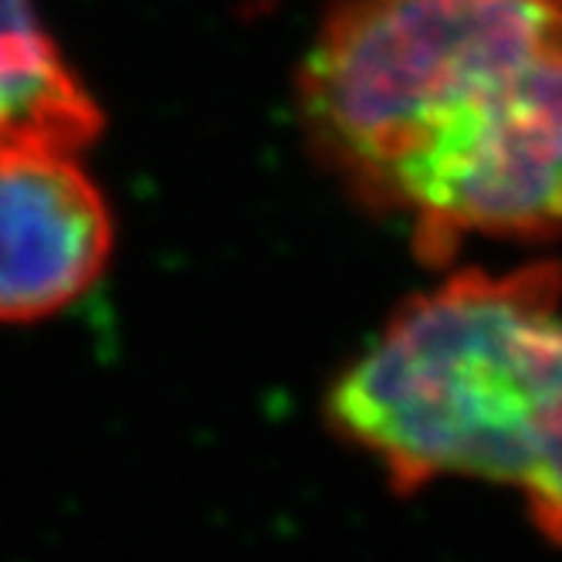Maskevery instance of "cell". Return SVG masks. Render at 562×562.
<instances>
[{
    "label": "cell",
    "mask_w": 562,
    "mask_h": 562,
    "mask_svg": "<svg viewBox=\"0 0 562 562\" xmlns=\"http://www.w3.org/2000/svg\"><path fill=\"white\" fill-rule=\"evenodd\" d=\"M102 115L65 65L34 0H0V149L86 153Z\"/></svg>",
    "instance_id": "obj_4"
},
{
    "label": "cell",
    "mask_w": 562,
    "mask_h": 562,
    "mask_svg": "<svg viewBox=\"0 0 562 562\" xmlns=\"http://www.w3.org/2000/svg\"><path fill=\"white\" fill-rule=\"evenodd\" d=\"M299 102L315 149L430 261L562 231V0H339Z\"/></svg>",
    "instance_id": "obj_1"
},
{
    "label": "cell",
    "mask_w": 562,
    "mask_h": 562,
    "mask_svg": "<svg viewBox=\"0 0 562 562\" xmlns=\"http://www.w3.org/2000/svg\"><path fill=\"white\" fill-rule=\"evenodd\" d=\"M329 414L393 488L495 481L562 542V268L461 271L411 299L342 373Z\"/></svg>",
    "instance_id": "obj_2"
},
{
    "label": "cell",
    "mask_w": 562,
    "mask_h": 562,
    "mask_svg": "<svg viewBox=\"0 0 562 562\" xmlns=\"http://www.w3.org/2000/svg\"><path fill=\"white\" fill-rule=\"evenodd\" d=\"M112 221L78 156L0 149V323H37L102 278Z\"/></svg>",
    "instance_id": "obj_3"
}]
</instances>
